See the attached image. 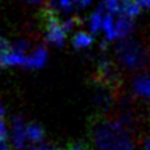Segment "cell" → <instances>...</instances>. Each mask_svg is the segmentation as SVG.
I'll return each instance as SVG.
<instances>
[{
  "instance_id": "cell-7",
  "label": "cell",
  "mask_w": 150,
  "mask_h": 150,
  "mask_svg": "<svg viewBox=\"0 0 150 150\" xmlns=\"http://www.w3.org/2000/svg\"><path fill=\"white\" fill-rule=\"evenodd\" d=\"M26 132H28V139L33 143H41L45 135L44 129L39 124H35V123L29 124L26 128Z\"/></svg>"
},
{
  "instance_id": "cell-3",
  "label": "cell",
  "mask_w": 150,
  "mask_h": 150,
  "mask_svg": "<svg viewBox=\"0 0 150 150\" xmlns=\"http://www.w3.org/2000/svg\"><path fill=\"white\" fill-rule=\"evenodd\" d=\"M133 92L140 98H150V72L140 73L133 81Z\"/></svg>"
},
{
  "instance_id": "cell-5",
  "label": "cell",
  "mask_w": 150,
  "mask_h": 150,
  "mask_svg": "<svg viewBox=\"0 0 150 150\" xmlns=\"http://www.w3.org/2000/svg\"><path fill=\"white\" fill-rule=\"evenodd\" d=\"M28 125L24 124V122L20 118H15L13 123V139L14 145L16 146L18 150H23L26 145L28 139V132H26Z\"/></svg>"
},
{
  "instance_id": "cell-4",
  "label": "cell",
  "mask_w": 150,
  "mask_h": 150,
  "mask_svg": "<svg viewBox=\"0 0 150 150\" xmlns=\"http://www.w3.org/2000/svg\"><path fill=\"white\" fill-rule=\"evenodd\" d=\"M133 30V18L127 16L124 14H117L114 20V40L125 39Z\"/></svg>"
},
{
  "instance_id": "cell-14",
  "label": "cell",
  "mask_w": 150,
  "mask_h": 150,
  "mask_svg": "<svg viewBox=\"0 0 150 150\" xmlns=\"http://www.w3.org/2000/svg\"><path fill=\"white\" fill-rule=\"evenodd\" d=\"M29 3H31V4H39V3H41L42 0H28Z\"/></svg>"
},
{
  "instance_id": "cell-10",
  "label": "cell",
  "mask_w": 150,
  "mask_h": 150,
  "mask_svg": "<svg viewBox=\"0 0 150 150\" xmlns=\"http://www.w3.org/2000/svg\"><path fill=\"white\" fill-rule=\"evenodd\" d=\"M33 150H65V149H61L60 146L55 145V144H51V143H44V144H39L33 148Z\"/></svg>"
},
{
  "instance_id": "cell-11",
  "label": "cell",
  "mask_w": 150,
  "mask_h": 150,
  "mask_svg": "<svg viewBox=\"0 0 150 150\" xmlns=\"http://www.w3.org/2000/svg\"><path fill=\"white\" fill-rule=\"evenodd\" d=\"M0 150H11L6 140H0Z\"/></svg>"
},
{
  "instance_id": "cell-13",
  "label": "cell",
  "mask_w": 150,
  "mask_h": 150,
  "mask_svg": "<svg viewBox=\"0 0 150 150\" xmlns=\"http://www.w3.org/2000/svg\"><path fill=\"white\" fill-rule=\"evenodd\" d=\"M3 117H4V108H3L1 102H0V119H3Z\"/></svg>"
},
{
  "instance_id": "cell-1",
  "label": "cell",
  "mask_w": 150,
  "mask_h": 150,
  "mask_svg": "<svg viewBox=\"0 0 150 150\" xmlns=\"http://www.w3.org/2000/svg\"><path fill=\"white\" fill-rule=\"evenodd\" d=\"M138 139L118 118L97 114L88 122L91 150H135Z\"/></svg>"
},
{
  "instance_id": "cell-9",
  "label": "cell",
  "mask_w": 150,
  "mask_h": 150,
  "mask_svg": "<svg viewBox=\"0 0 150 150\" xmlns=\"http://www.w3.org/2000/svg\"><path fill=\"white\" fill-rule=\"evenodd\" d=\"M65 150H91L88 140H72L66 144Z\"/></svg>"
},
{
  "instance_id": "cell-8",
  "label": "cell",
  "mask_w": 150,
  "mask_h": 150,
  "mask_svg": "<svg viewBox=\"0 0 150 150\" xmlns=\"http://www.w3.org/2000/svg\"><path fill=\"white\" fill-rule=\"evenodd\" d=\"M91 42H92V37L86 33H79L74 36L73 39V45L77 47V49H83V47H87Z\"/></svg>"
},
{
  "instance_id": "cell-12",
  "label": "cell",
  "mask_w": 150,
  "mask_h": 150,
  "mask_svg": "<svg viewBox=\"0 0 150 150\" xmlns=\"http://www.w3.org/2000/svg\"><path fill=\"white\" fill-rule=\"evenodd\" d=\"M143 150H150V138L145 139V142H144V145H143Z\"/></svg>"
},
{
  "instance_id": "cell-6",
  "label": "cell",
  "mask_w": 150,
  "mask_h": 150,
  "mask_svg": "<svg viewBox=\"0 0 150 150\" xmlns=\"http://www.w3.org/2000/svg\"><path fill=\"white\" fill-rule=\"evenodd\" d=\"M46 57H47L46 50L44 49V47H41V49L37 50L31 57L26 58L25 66L26 67H31V68H39L45 63Z\"/></svg>"
},
{
  "instance_id": "cell-2",
  "label": "cell",
  "mask_w": 150,
  "mask_h": 150,
  "mask_svg": "<svg viewBox=\"0 0 150 150\" xmlns=\"http://www.w3.org/2000/svg\"><path fill=\"white\" fill-rule=\"evenodd\" d=\"M117 55L119 62L130 71L145 68L150 61L149 50L134 39H122L117 46Z\"/></svg>"
}]
</instances>
